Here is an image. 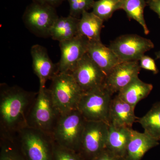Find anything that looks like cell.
Masks as SVG:
<instances>
[{
  "label": "cell",
  "mask_w": 160,
  "mask_h": 160,
  "mask_svg": "<svg viewBox=\"0 0 160 160\" xmlns=\"http://www.w3.org/2000/svg\"><path fill=\"white\" fill-rule=\"evenodd\" d=\"M49 88L55 106L61 115L78 109L83 92L71 73L58 72Z\"/></svg>",
  "instance_id": "277c9868"
},
{
  "label": "cell",
  "mask_w": 160,
  "mask_h": 160,
  "mask_svg": "<svg viewBox=\"0 0 160 160\" xmlns=\"http://www.w3.org/2000/svg\"><path fill=\"white\" fill-rule=\"evenodd\" d=\"M140 66L141 69L152 72L153 74L158 73L159 70L154 60L149 56L144 55L140 60Z\"/></svg>",
  "instance_id": "484cf974"
},
{
  "label": "cell",
  "mask_w": 160,
  "mask_h": 160,
  "mask_svg": "<svg viewBox=\"0 0 160 160\" xmlns=\"http://www.w3.org/2000/svg\"><path fill=\"white\" fill-rule=\"evenodd\" d=\"M69 5V15L77 18L83 12L92 8L94 0H68Z\"/></svg>",
  "instance_id": "cb8c5ba5"
},
{
  "label": "cell",
  "mask_w": 160,
  "mask_h": 160,
  "mask_svg": "<svg viewBox=\"0 0 160 160\" xmlns=\"http://www.w3.org/2000/svg\"><path fill=\"white\" fill-rule=\"evenodd\" d=\"M103 22L92 12H84L78 24V35L86 38L89 42L101 41Z\"/></svg>",
  "instance_id": "d6986e66"
},
{
  "label": "cell",
  "mask_w": 160,
  "mask_h": 160,
  "mask_svg": "<svg viewBox=\"0 0 160 160\" xmlns=\"http://www.w3.org/2000/svg\"><path fill=\"white\" fill-rule=\"evenodd\" d=\"M152 89V84L144 82L138 77L119 92L117 95L122 99L135 108L140 101L148 97Z\"/></svg>",
  "instance_id": "ac0fdd59"
},
{
  "label": "cell",
  "mask_w": 160,
  "mask_h": 160,
  "mask_svg": "<svg viewBox=\"0 0 160 160\" xmlns=\"http://www.w3.org/2000/svg\"><path fill=\"white\" fill-rule=\"evenodd\" d=\"M155 55L157 59L160 60V51L156 52Z\"/></svg>",
  "instance_id": "f546056e"
},
{
  "label": "cell",
  "mask_w": 160,
  "mask_h": 160,
  "mask_svg": "<svg viewBox=\"0 0 160 160\" xmlns=\"http://www.w3.org/2000/svg\"><path fill=\"white\" fill-rule=\"evenodd\" d=\"M122 9L129 20L133 19L142 27L144 33L149 34V30L144 18V9L147 6L146 0H121Z\"/></svg>",
  "instance_id": "7402d4cb"
},
{
  "label": "cell",
  "mask_w": 160,
  "mask_h": 160,
  "mask_svg": "<svg viewBox=\"0 0 160 160\" xmlns=\"http://www.w3.org/2000/svg\"><path fill=\"white\" fill-rule=\"evenodd\" d=\"M65 0H33L35 2L49 5L53 7L59 6Z\"/></svg>",
  "instance_id": "f1b7e54d"
},
{
  "label": "cell",
  "mask_w": 160,
  "mask_h": 160,
  "mask_svg": "<svg viewBox=\"0 0 160 160\" xmlns=\"http://www.w3.org/2000/svg\"><path fill=\"white\" fill-rule=\"evenodd\" d=\"M86 121L78 109L61 115L52 132L54 142L72 151H79Z\"/></svg>",
  "instance_id": "5b68a950"
},
{
  "label": "cell",
  "mask_w": 160,
  "mask_h": 160,
  "mask_svg": "<svg viewBox=\"0 0 160 160\" xmlns=\"http://www.w3.org/2000/svg\"><path fill=\"white\" fill-rule=\"evenodd\" d=\"M61 115L49 89L40 86L27 118L28 126L52 134Z\"/></svg>",
  "instance_id": "3957f363"
},
{
  "label": "cell",
  "mask_w": 160,
  "mask_h": 160,
  "mask_svg": "<svg viewBox=\"0 0 160 160\" xmlns=\"http://www.w3.org/2000/svg\"><path fill=\"white\" fill-rule=\"evenodd\" d=\"M108 130L109 125L105 122L86 121L79 150L82 157L92 160L106 149Z\"/></svg>",
  "instance_id": "ba28073f"
},
{
  "label": "cell",
  "mask_w": 160,
  "mask_h": 160,
  "mask_svg": "<svg viewBox=\"0 0 160 160\" xmlns=\"http://www.w3.org/2000/svg\"><path fill=\"white\" fill-rule=\"evenodd\" d=\"M132 129L109 125L106 149L125 158Z\"/></svg>",
  "instance_id": "e0dca14e"
},
{
  "label": "cell",
  "mask_w": 160,
  "mask_h": 160,
  "mask_svg": "<svg viewBox=\"0 0 160 160\" xmlns=\"http://www.w3.org/2000/svg\"><path fill=\"white\" fill-rule=\"evenodd\" d=\"M89 42L87 39L79 35L59 42L61 57L57 64L58 72L71 73L87 53Z\"/></svg>",
  "instance_id": "8fae6325"
},
{
  "label": "cell",
  "mask_w": 160,
  "mask_h": 160,
  "mask_svg": "<svg viewBox=\"0 0 160 160\" xmlns=\"http://www.w3.org/2000/svg\"><path fill=\"white\" fill-rule=\"evenodd\" d=\"M92 160H126L125 158L114 154L112 152L105 149L97 156Z\"/></svg>",
  "instance_id": "4316f807"
},
{
  "label": "cell",
  "mask_w": 160,
  "mask_h": 160,
  "mask_svg": "<svg viewBox=\"0 0 160 160\" xmlns=\"http://www.w3.org/2000/svg\"><path fill=\"white\" fill-rule=\"evenodd\" d=\"M87 53L106 76L117 65L122 62L114 52L101 41L89 42Z\"/></svg>",
  "instance_id": "9a60e30c"
},
{
  "label": "cell",
  "mask_w": 160,
  "mask_h": 160,
  "mask_svg": "<svg viewBox=\"0 0 160 160\" xmlns=\"http://www.w3.org/2000/svg\"><path fill=\"white\" fill-rule=\"evenodd\" d=\"M53 160H85L76 152L64 148L55 142Z\"/></svg>",
  "instance_id": "d4e9b609"
},
{
  "label": "cell",
  "mask_w": 160,
  "mask_h": 160,
  "mask_svg": "<svg viewBox=\"0 0 160 160\" xmlns=\"http://www.w3.org/2000/svg\"><path fill=\"white\" fill-rule=\"evenodd\" d=\"M134 110V107L117 95L112 99L110 104L109 125L132 129L138 118L135 115Z\"/></svg>",
  "instance_id": "5bb4252c"
},
{
  "label": "cell",
  "mask_w": 160,
  "mask_h": 160,
  "mask_svg": "<svg viewBox=\"0 0 160 160\" xmlns=\"http://www.w3.org/2000/svg\"><path fill=\"white\" fill-rule=\"evenodd\" d=\"M92 12L103 21L112 17L115 12L122 9L121 0H98L94 2Z\"/></svg>",
  "instance_id": "603a6c76"
},
{
  "label": "cell",
  "mask_w": 160,
  "mask_h": 160,
  "mask_svg": "<svg viewBox=\"0 0 160 160\" xmlns=\"http://www.w3.org/2000/svg\"><path fill=\"white\" fill-rule=\"evenodd\" d=\"M83 92L104 87L106 75L86 53L71 73Z\"/></svg>",
  "instance_id": "30bf717a"
},
{
  "label": "cell",
  "mask_w": 160,
  "mask_h": 160,
  "mask_svg": "<svg viewBox=\"0 0 160 160\" xmlns=\"http://www.w3.org/2000/svg\"><path fill=\"white\" fill-rule=\"evenodd\" d=\"M159 144L158 141L146 132L142 133L132 129L125 158L126 160H141L146 152Z\"/></svg>",
  "instance_id": "2e32d148"
},
{
  "label": "cell",
  "mask_w": 160,
  "mask_h": 160,
  "mask_svg": "<svg viewBox=\"0 0 160 160\" xmlns=\"http://www.w3.org/2000/svg\"><path fill=\"white\" fill-rule=\"evenodd\" d=\"M38 92L17 86L1 84L0 89V136L14 137L28 126L27 118Z\"/></svg>",
  "instance_id": "6da1fadb"
},
{
  "label": "cell",
  "mask_w": 160,
  "mask_h": 160,
  "mask_svg": "<svg viewBox=\"0 0 160 160\" xmlns=\"http://www.w3.org/2000/svg\"><path fill=\"white\" fill-rule=\"evenodd\" d=\"M122 62L139 61L146 52L153 49L151 40L137 34L123 35L110 42L109 46Z\"/></svg>",
  "instance_id": "9c48e42d"
},
{
  "label": "cell",
  "mask_w": 160,
  "mask_h": 160,
  "mask_svg": "<svg viewBox=\"0 0 160 160\" xmlns=\"http://www.w3.org/2000/svg\"><path fill=\"white\" fill-rule=\"evenodd\" d=\"M58 18L55 7L33 2L26 8L23 21L33 34L46 38L50 37V29Z\"/></svg>",
  "instance_id": "52a82bcc"
},
{
  "label": "cell",
  "mask_w": 160,
  "mask_h": 160,
  "mask_svg": "<svg viewBox=\"0 0 160 160\" xmlns=\"http://www.w3.org/2000/svg\"><path fill=\"white\" fill-rule=\"evenodd\" d=\"M146 3L149 8L156 12L160 18V0H147Z\"/></svg>",
  "instance_id": "83f0119b"
},
{
  "label": "cell",
  "mask_w": 160,
  "mask_h": 160,
  "mask_svg": "<svg viewBox=\"0 0 160 160\" xmlns=\"http://www.w3.org/2000/svg\"><path fill=\"white\" fill-rule=\"evenodd\" d=\"M112 96L104 87L83 92L78 109L86 121H102L109 125Z\"/></svg>",
  "instance_id": "8992f818"
},
{
  "label": "cell",
  "mask_w": 160,
  "mask_h": 160,
  "mask_svg": "<svg viewBox=\"0 0 160 160\" xmlns=\"http://www.w3.org/2000/svg\"><path fill=\"white\" fill-rule=\"evenodd\" d=\"M141 69L139 61L120 63L106 76L104 87L112 95L118 93L138 77Z\"/></svg>",
  "instance_id": "7c38bea8"
},
{
  "label": "cell",
  "mask_w": 160,
  "mask_h": 160,
  "mask_svg": "<svg viewBox=\"0 0 160 160\" xmlns=\"http://www.w3.org/2000/svg\"><path fill=\"white\" fill-rule=\"evenodd\" d=\"M30 52L32 68L39 80L40 86H45L48 80H52L58 73V65L52 62L45 47L38 45L32 46Z\"/></svg>",
  "instance_id": "4fadbf2b"
},
{
  "label": "cell",
  "mask_w": 160,
  "mask_h": 160,
  "mask_svg": "<svg viewBox=\"0 0 160 160\" xmlns=\"http://www.w3.org/2000/svg\"><path fill=\"white\" fill-rule=\"evenodd\" d=\"M137 122L141 124L144 132L157 141H160V102L153 104L146 114L138 118Z\"/></svg>",
  "instance_id": "44dd1931"
},
{
  "label": "cell",
  "mask_w": 160,
  "mask_h": 160,
  "mask_svg": "<svg viewBox=\"0 0 160 160\" xmlns=\"http://www.w3.org/2000/svg\"><path fill=\"white\" fill-rule=\"evenodd\" d=\"M27 160H53L54 140L52 134L27 126L15 136Z\"/></svg>",
  "instance_id": "7a4b0ae2"
},
{
  "label": "cell",
  "mask_w": 160,
  "mask_h": 160,
  "mask_svg": "<svg viewBox=\"0 0 160 160\" xmlns=\"http://www.w3.org/2000/svg\"><path fill=\"white\" fill-rule=\"evenodd\" d=\"M79 21L70 15L59 17L50 29L49 36L59 42L72 39L78 35Z\"/></svg>",
  "instance_id": "ffe728a7"
}]
</instances>
